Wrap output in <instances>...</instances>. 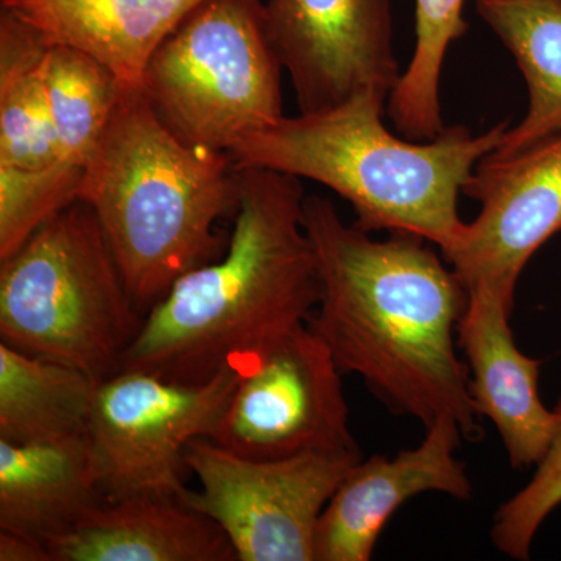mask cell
Here are the masks:
<instances>
[{
  "instance_id": "cell-14",
  "label": "cell",
  "mask_w": 561,
  "mask_h": 561,
  "mask_svg": "<svg viewBox=\"0 0 561 561\" xmlns=\"http://www.w3.org/2000/svg\"><path fill=\"white\" fill-rule=\"evenodd\" d=\"M51 561H236L219 524L176 496L102 501L46 542Z\"/></svg>"
},
{
  "instance_id": "cell-4",
  "label": "cell",
  "mask_w": 561,
  "mask_h": 561,
  "mask_svg": "<svg viewBox=\"0 0 561 561\" xmlns=\"http://www.w3.org/2000/svg\"><path fill=\"white\" fill-rule=\"evenodd\" d=\"M94 210L136 308L147 312L173 284L227 250L217 228L239 208L230 154L183 142L140 88L124 87L80 198Z\"/></svg>"
},
{
  "instance_id": "cell-16",
  "label": "cell",
  "mask_w": 561,
  "mask_h": 561,
  "mask_svg": "<svg viewBox=\"0 0 561 561\" xmlns=\"http://www.w3.org/2000/svg\"><path fill=\"white\" fill-rule=\"evenodd\" d=\"M102 501L87 434L27 445L0 440V530L47 542Z\"/></svg>"
},
{
  "instance_id": "cell-17",
  "label": "cell",
  "mask_w": 561,
  "mask_h": 561,
  "mask_svg": "<svg viewBox=\"0 0 561 561\" xmlns=\"http://www.w3.org/2000/svg\"><path fill=\"white\" fill-rule=\"evenodd\" d=\"M481 20L511 50L529 110L491 154L511 157L561 133V0H476Z\"/></svg>"
},
{
  "instance_id": "cell-10",
  "label": "cell",
  "mask_w": 561,
  "mask_h": 561,
  "mask_svg": "<svg viewBox=\"0 0 561 561\" xmlns=\"http://www.w3.org/2000/svg\"><path fill=\"white\" fill-rule=\"evenodd\" d=\"M461 194L481 213L442 251L467 290H486L511 311L527 262L561 231V133L476 165Z\"/></svg>"
},
{
  "instance_id": "cell-3",
  "label": "cell",
  "mask_w": 561,
  "mask_h": 561,
  "mask_svg": "<svg viewBox=\"0 0 561 561\" xmlns=\"http://www.w3.org/2000/svg\"><path fill=\"white\" fill-rule=\"evenodd\" d=\"M389 98L367 88L331 108L283 116L228 154L236 168L268 169L330 187L353 206V225L362 231L409 232L446 250L465 224L459 194L511 121L483 135L453 125L431 140H404L382 124Z\"/></svg>"
},
{
  "instance_id": "cell-19",
  "label": "cell",
  "mask_w": 561,
  "mask_h": 561,
  "mask_svg": "<svg viewBox=\"0 0 561 561\" xmlns=\"http://www.w3.org/2000/svg\"><path fill=\"white\" fill-rule=\"evenodd\" d=\"M50 43L31 22L0 10V165L39 169L61 160L43 79Z\"/></svg>"
},
{
  "instance_id": "cell-12",
  "label": "cell",
  "mask_w": 561,
  "mask_h": 561,
  "mask_svg": "<svg viewBox=\"0 0 561 561\" xmlns=\"http://www.w3.org/2000/svg\"><path fill=\"white\" fill-rule=\"evenodd\" d=\"M461 438L457 421L440 419L426 427L416 448L398 453L393 459L376 454L357 461L321 512L313 561L371 560L387 522L419 494L470 500L467 465L456 456Z\"/></svg>"
},
{
  "instance_id": "cell-23",
  "label": "cell",
  "mask_w": 561,
  "mask_h": 561,
  "mask_svg": "<svg viewBox=\"0 0 561 561\" xmlns=\"http://www.w3.org/2000/svg\"><path fill=\"white\" fill-rule=\"evenodd\" d=\"M553 411L559 426L551 448L535 467L530 481L494 513L491 541L513 560L530 559L538 530L561 505V398Z\"/></svg>"
},
{
  "instance_id": "cell-21",
  "label": "cell",
  "mask_w": 561,
  "mask_h": 561,
  "mask_svg": "<svg viewBox=\"0 0 561 561\" xmlns=\"http://www.w3.org/2000/svg\"><path fill=\"white\" fill-rule=\"evenodd\" d=\"M465 0H415L416 43L409 68L389 98V116L411 140L440 135V80L449 46L468 31Z\"/></svg>"
},
{
  "instance_id": "cell-20",
  "label": "cell",
  "mask_w": 561,
  "mask_h": 561,
  "mask_svg": "<svg viewBox=\"0 0 561 561\" xmlns=\"http://www.w3.org/2000/svg\"><path fill=\"white\" fill-rule=\"evenodd\" d=\"M43 79L61 160L84 168L125 84L91 55L58 43H50L44 57Z\"/></svg>"
},
{
  "instance_id": "cell-7",
  "label": "cell",
  "mask_w": 561,
  "mask_h": 561,
  "mask_svg": "<svg viewBox=\"0 0 561 561\" xmlns=\"http://www.w3.org/2000/svg\"><path fill=\"white\" fill-rule=\"evenodd\" d=\"M241 379L239 356L213 378L176 382L121 370L95 390L87 437L105 501L139 494L184 500V451L210 438Z\"/></svg>"
},
{
  "instance_id": "cell-24",
  "label": "cell",
  "mask_w": 561,
  "mask_h": 561,
  "mask_svg": "<svg viewBox=\"0 0 561 561\" xmlns=\"http://www.w3.org/2000/svg\"><path fill=\"white\" fill-rule=\"evenodd\" d=\"M0 561H51L46 542L16 534L0 530Z\"/></svg>"
},
{
  "instance_id": "cell-13",
  "label": "cell",
  "mask_w": 561,
  "mask_h": 561,
  "mask_svg": "<svg viewBox=\"0 0 561 561\" xmlns=\"http://www.w3.org/2000/svg\"><path fill=\"white\" fill-rule=\"evenodd\" d=\"M457 343L467 359L479 416L496 426L513 470L537 467L551 448L559 419L538 391L542 360L516 346L512 311L486 290L468 291Z\"/></svg>"
},
{
  "instance_id": "cell-5",
  "label": "cell",
  "mask_w": 561,
  "mask_h": 561,
  "mask_svg": "<svg viewBox=\"0 0 561 561\" xmlns=\"http://www.w3.org/2000/svg\"><path fill=\"white\" fill-rule=\"evenodd\" d=\"M116 256L83 202L0 261V342L102 381L142 328Z\"/></svg>"
},
{
  "instance_id": "cell-6",
  "label": "cell",
  "mask_w": 561,
  "mask_h": 561,
  "mask_svg": "<svg viewBox=\"0 0 561 561\" xmlns=\"http://www.w3.org/2000/svg\"><path fill=\"white\" fill-rule=\"evenodd\" d=\"M283 70L264 0H205L151 55L140 91L176 138L228 153L284 116Z\"/></svg>"
},
{
  "instance_id": "cell-9",
  "label": "cell",
  "mask_w": 561,
  "mask_h": 561,
  "mask_svg": "<svg viewBox=\"0 0 561 561\" xmlns=\"http://www.w3.org/2000/svg\"><path fill=\"white\" fill-rule=\"evenodd\" d=\"M239 359L241 379L209 440L257 460L359 449L343 373L306 321Z\"/></svg>"
},
{
  "instance_id": "cell-2",
  "label": "cell",
  "mask_w": 561,
  "mask_h": 561,
  "mask_svg": "<svg viewBox=\"0 0 561 561\" xmlns=\"http://www.w3.org/2000/svg\"><path fill=\"white\" fill-rule=\"evenodd\" d=\"M239 208L227 250L181 276L144 317L121 370L202 382L225 365L308 321L319 265L302 225L297 176L238 168Z\"/></svg>"
},
{
  "instance_id": "cell-18",
  "label": "cell",
  "mask_w": 561,
  "mask_h": 561,
  "mask_svg": "<svg viewBox=\"0 0 561 561\" xmlns=\"http://www.w3.org/2000/svg\"><path fill=\"white\" fill-rule=\"evenodd\" d=\"M99 382L0 342V440L27 445L87 434Z\"/></svg>"
},
{
  "instance_id": "cell-8",
  "label": "cell",
  "mask_w": 561,
  "mask_h": 561,
  "mask_svg": "<svg viewBox=\"0 0 561 561\" xmlns=\"http://www.w3.org/2000/svg\"><path fill=\"white\" fill-rule=\"evenodd\" d=\"M360 459L354 449L257 460L195 438L184 463L201 489L184 501L219 524L239 561H313L321 512Z\"/></svg>"
},
{
  "instance_id": "cell-15",
  "label": "cell",
  "mask_w": 561,
  "mask_h": 561,
  "mask_svg": "<svg viewBox=\"0 0 561 561\" xmlns=\"http://www.w3.org/2000/svg\"><path fill=\"white\" fill-rule=\"evenodd\" d=\"M205 0H0V9L38 27L51 43L76 47L125 84L140 88L162 41Z\"/></svg>"
},
{
  "instance_id": "cell-1",
  "label": "cell",
  "mask_w": 561,
  "mask_h": 561,
  "mask_svg": "<svg viewBox=\"0 0 561 561\" xmlns=\"http://www.w3.org/2000/svg\"><path fill=\"white\" fill-rule=\"evenodd\" d=\"M302 225L320 278L319 305L306 323L342 373L359 375L391 413L424 430L453 419L467 440H481L470 375L456 353L470 298L456 272L426 239L389 232L376 241L343 224L319 195L305 198Z\"/></svg>"
},
{
  "instance_id": "cell-22",
  "label": "cell",
  "mask_w": 561,
  "mask_h": 561,
  "mask_svg": "<svg viewBox=\"0 0 561 561\" xmlns=\"http://www.w3.org/2000/svg\"><path fill=\"white\" fill-rule=\"evenodd\" d=\"M83 173L81 165L62 160L39 169L0 165V261L79 202Z\"/></svg>"
},
{
  "instance_id": "cell-11",
  "label": "cell",
  "mask_w": 561,
  "mask_h": 561,
  "mask_svg": "<svg viewBox=\"0 0 561 561\" xmlns=\"http://www.w3.org/2000/svg\"><path fill=\"white\" fill-rule=\"evenodd\" d=\"M265 21L300 113L401 79L390 0H264Z\"/></svg>"
}]
</instances>
